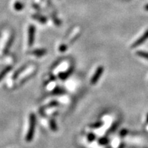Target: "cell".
<instances>
[{
    "mask_svg": "<svg viewBox=\"0 0 148 148\" xmlns=\"http://www.w3.org/2000/svg\"><path fill=\"white\" fill-rule=\"evenodd\" d=\"M117 127H118V123H115L113 125V127L110 129V131H112V132L115 131V130L117 128Z\"/></svg>",
    "mask_w": 148,
    "mask_h": 148,
    "instance_id": "cell-9",
    "label": "cell"
},
{
    "mask_svg": "<svg viewBox=\"0 0 148 148\" xmlns=\"http://www.w3.org/2000/svg\"><path fill=\"white\" fill-rule=\"evenodd\" d=\"M35 117L34 114H32L29 117V128L27 132V136H26V141H30L33 138L34 133V129H35Z\"/></svg>",
    "mask_w": 148,
    "mask_h": 148,
    "instance_id": "cell-1",
    "label": "cell"
},
{
    "mask_svg": "<svg viewBox=\"0 0 148 148\" xmlns=\"http://www.w3.org/2000/svg\"><path fill=\"white\" fill-rule=\"evenodd\" d=\"M128 130H126V129H122V130H121V132H120L119 135L121 137H126L127 135H128Z\"/></svg>",
    "mask_w": 148,
    "mask_h": 148,
    "instance_id": "cell-6",
    "label": "cell"
},
{
    "mask_svg": "<svg viewBox=\"0 0 148 148\" xmlns=\"http://www.w3.org/2000/svg\"><path fill=\"white\" fill-rule=\"evenodd\" d=\"M99 143H100L101 145H106V144L108 143V139L106 138V137H103V138L100 139Z\"/></svg>",
    "mask_w": 148,
    "mask_h": 148,
    "instance_id": "cell-5",
    "label": "cell"
},
{
    "mask_svg": "<svg viewBox=\"0 0 148 148\" xmlns=\"http://www.w3.org/2000/svg\"><path fill=\"white\" fill-rule=\"evenodd\" d=\"M103 125V123L102 122H97L95 123H94V124L92 125V128H100L101 126Z\"/></svg>",
    "mask_w": 148,
    "mask_h": 148,
    "instance_id": "cell-7",
    "label": "cell"
},
{
    "mask_svg": "<svg viewBox=\"0 0 148 148\" xmlns=\"http://www.w3.org/2000/svg\"><path fill=\"white\" fill-rule=\"evenodd\" d=\"M88 140L90 141H92L95 140V136L93 134H89V135H88Z\"/></svg>",
    "mask_w": 148,
    "mask_h": 148,
    "instance_id": "cell-8",
    "label": "cell"
},
{
    "mask_svg": "<svg viewBox=\"0 0 148 148\" xmlns=\"http://www.w3.org/2000/svg\"><path fill=\"white\" fill-rule=\"evenodd\" d=\"M145 9L148 10V5H147V6H146V7H145Z\"/></svg>",
    "mask_w": 148,
    "mask_h": 148,
    "instance_id": "cell-11",
    "label": "cell"
},
{
    "mask_svg": "<svg viewBox=\"0 0 148 148\" xmlns=\"http://www.w3.org/2000/svg\"><path fill=\"white\" fill-rule=\"evenodd\" d=\"M146 121H147V123H148V113L147 114V117H146Z\"/></svg>",
    "mask_w": 148,
    "mask_h": 148,
    "instance_id": "cell-10",
    "label": "cell"
},
{
    "mask_svg": "<svg viewBox=\"0 0 148 148\" xmlns=\"http://www.w3.org/2000/svg\"><path fill=\"white\" fill-rule=\"evenodd\" d=\"M103 71H104L103 67L100 66V67H99L98 68H97L96 71H95V74H94V75H93V76L91 78V80H90V82H91L92 84H96V83L97 82V81H98L99 79L100 78L102 74H103Z\"/></svg>",
    "mask_w": 148,
    "mask_h": 148,
    "instance_id": "cell-2",
    "label": "cell"
},
{
    "mask_svg": "<svg viewBox=\"0 0 148 148\" xmlns=\"http://www.w3.org/2000/svg\"><path fill=\"white\" fill-rule=\"evenodd\" d=\"M137 54L139 56L142 57V58L147 59L148 60V52H143V51H139L137 52Z\"/></svg>",
    "mask_w": 148,
    "mask_h": 148,
    "instance_id": "cell-4",
    "label": "cell"
},
{
    "mask_svg": "<svg viewBox=\"0 0 148 148\" xmlns=\"http://www.w3.org/2000/svg\"><path fill=\"white\" fill-rule=\"evenodd\" d=\"M148 39V30L146 31L145 32V34H143L142 36H141L140 38L138 40H137V41H135V43H133L132 45V48H137V47L139 46V45H141V44H143L146 40Z\"/></svg>",
    "mask_w": 148,
    "mask_h": 148,
    "instance_id": "cell-3",
    "label": "cell"
}]
</instances>
